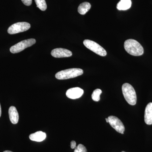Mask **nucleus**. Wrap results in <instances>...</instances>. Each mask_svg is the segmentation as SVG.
Wrapping results in <instances>:
<instances>
[{
    "mask_svg": "<svg viewBox=\"0 0 152 152\" xmlns=\"http://www.w3.org/2000/svg\"><path fill=\"white\" fill-rule=\"evenodd\" d=\"M124 48L128 53L133 56H140L144 53V49L137 41L129 39L125 41Z\"/></svg>",
    "mask_w": 152,
    "mask_h": 152,
    "instance_id": "obj_1",
    "label": "nucleus"
},
{
    "mask_svg": "<svg viewBox=\"0 0 152 152\" xmlns=\"http://www.w3.org/2000/svg\"><path fill=\"white\" fill-rule=\"evenodd\" d=\"M122 90L126 102L131 105H135L137 103V95L132 86L126 83L123 85Z\"/></svg>",
    "mask_w": 152,
    "mask_h": 152,
    "instance_id": "obj_2",
    "label": "nucleus"
},
{
    "mask_svg": "<svg viewBox=\"0 0 152 152\" xmlns=\"http://www.w3.org/2000/svg\"><path fill=\"white\" fill-rule=\"evenodd\" d=\"M83 73V69L79 68H72L59 72L56 75V78L58 80H66L81 75Z\"/></svg>",
    "mask_w": 152,
    "mask_h": 152,
    "instance_id": "obj_3",
    "label": "nucleus"
},
{
    "mask_svg": "<svg viewBox=\"0 0 152 152\" xmlns=\"http://www.w3.org/2000/svg\"><path fill=\"white\" fill-rule=\"evenodd\" d=\"M83 44L87 48L89 49L96 54L102 56H105L107 54L105 49L94 41L88 39L85 40Z\"/></svg>",
    "mask_w": 152,
    "mask_h": 152,
    "instance_id": "obj_4",
    "label": "nucleus"
},
{
    "mask_svg": "<svg viewBox=\"0 0 152 152\" xmlns=\"http://www.w3.org/2000/svg\"><path fill=\"white\" fill-rule=\"evenodd\" d=\"M36 40L34 39H28L22 41L11 47L10 51L12 53H17L35 44Z\"/></svg>",
    "mask_w": 152,
    "mask_h": 152,
    "instance_id": "obj_5",
    "label": "nucleus"
},
{
    "mask_svg": "<svg viewBox=\"0 0 152 152\" xmlns=\"http://www.w3.org/2000/svg\"><path fill=\"white\" fill-rule=\"evenodd\" d=\"M31 25L26 22H19L10 26L8 29V33L10 34H14L23 32L28 30Z\"/></svg>",
    "mask_w": 152,
    "mask_h": 152,
    "instance_id": "obj_6",
    "label": "nucleus"
},
{
    "mask_svg": "<svg viewBox=\"0 0 152 152\" xmlns=\"http://www.w3.org/2000/svg\"><path fill=\"white\" fill-rule=\"evenodd\" d=\"M108 120L110 126L118 132L124 134L125 129L124 126L118 118L114 116H110L108 118Z\"/></svg>",
    "mask_w": 152,
    "mask_h": 152,
    "instance_id": "obj_7",
    "label": "nucleus"
},
{
    "mask_svg": "<svg viewBox=\"0 0 152 152\" xmlns=\"http://www.w3.org/2000/svg\"><path fill=\"white\" fill-rule=\"evenodd\" d=\"M84 91L78 87L71 88L67 91L66 95L69 99H79L83 94Z\"/></svg>",
    "mask_w": 152,
    "mask_h": 152,
    "instance_id": "obj_8",
    "label": "nucleus"
},
{
    "mask_svg": "<svg viewBox=\"0 0 152 152\" xmlns=\"http://www.w3.org/2000/svg\"><path fill=\"white\" fill-rule=\"evenodd\" d=\"M51 54L53 57L56 58L70 57L72 55V52L70 51L61 48L54 49L52 51Z\"/></svg>",
    "mask_w": 152,
    "mask_h": 152,
    "instance_id": "obj_9",
    "label": "nucleus"
},
{
    "mask_svg": "<svg viewBox=\"0 0 152 152\" xmlns=\"http://www.w3.org/2000/svg\"><path fill=\"white\" fill-rule=\"evenodd\" d=\"M9 117L11 123L14 124H18L19 121V114L15 107L11 106L9 110Z\"/></svg>",
    "mask_w": 152,
    "mask_h": 152,
    "instance_id": "obj_10",
    "label": "nucleus"
},
{
    "mask_svg": "<svg viewBox=\"0 0 152 152\" xmlns=\"http://www.w3.org/2000/svg\"><path fill=\"white\" fill-rule=\"evenodd\" d=\"M145 122L147 125L152 124V103L147 105L145 110Z\"/></svg>",
    "mask_w": 152,
    "mask_h": 152,
    "instance_id": "obj_11",
    "label": "nucleus"
},
{
    "mask_svg": "<svg viewBox=\"0 0 152 152\" xmlns=\"http://www.w3.org/2000/svg\"><path fill=\"white\" fill-rule=\"evenodd\" d=\"M46 137L47 135L45 133L42 131H39L30 134L29 138L31 140L33 141L41 142L44 141L46 138Z\"/></svg>",
    "mask_w": 152,
    "mask_h": 152,
    "instance_id": "obj_12",
    "label": "nucleus"
},
{
    "mask_svg": "<svg viewBox=\"0 0 152 152\" xmlns=\"http://www.w3.org/2000/svg\"><path fill=\"white\" fill-rule=\"evenodd\" d=\"M132 6L131 0H121L117 4V8L119 10H126L130 8Z\"/></svg>",
    "mask_w": 152,
    "mask_h": 152,
    "instance_id": "obj_13",
    "label": "nucleus"
},
{
    "mask_svg": "<svg viewBox=\"0 0 152 152\" xmlns=\"http://www.w3.org/2000/svg\"><path fill=\"white\" fill-rule=\"evenodd\" d=\"M91 7V6L89 3L85 2L82 3L78 8V12L81 15H84L89 10Z\"/></svg>",
    "mask_w": 152,
    "mask_h": 152,
    "instance_id": "obj_14",
    "label": "nucleus"
},
{
    "mask_svg": "<svg viewBox=\"0 0 152 152\" xmlns=\"http://www.w3.org/2000/svg\"><path fill=\"white\" fill-rule=\"evenodd\" d=\"M37 7L42 11H45L47 5L45 0H35Z\"/></svg>",
    "mask_w": 152,
    "mask_h": 152,
    "instance_id": "obj_15",
    "label": "nucleus"
},
{
    "mask_svg": "<svg viewBox=\"0 0 152 152\" xmlns=\"http://www.w3.org/2000/svg\"><path fill=\"white\" fill-rule=\"evenodd\" d=\"M102 91L100 89H96L94 90L92 94V99L95 102H99L100 99V95L102 94Z\"/></svg>",
    "mask_w": 152,
    "mask_h": 152,
    "instance_id": "obj_16",
    "label": "nucleus"
},
{
    "mask_svg": "<svg viewBox=\"0 0 152 152\" xmlns=\"http://www.w3.org/2000/svg\"><path fill=\"white\" fill-rule=\"evenodd\" d=\"M74 152H88L86 148L82 144H79L75 148Z\"/></svg>",
    "mask_w": 152,
    "mask_h": 152,
    "instance_id": "obj_17",
    "label": "nucleus"
},
{
    "mask_svg": "<svg viewBox=\"0 0 152 152\" xmlns=\"http://www.w3.org/2000/svg\"><path fill=\"white\" fill-rule=\"evenodd\" d=\"M23 3L25 5L29 6L31 5L32 2V0H21Z\"/></svg>",
    "mask_w": 152,
    "mask_h": 152,
    "instance_id": "obj_18",
    "label": "nucleus"
},
{
    "mask_svg": "<svg viewBox=\"0 0 152 152\" xmlns=\"http://www.w3.org/2000/svg\"><path fill=\"white\" fill-rule=\"evenodd\" d=\"M71 148L72 149H75L76 148V143L75 141L71 142Z\"/></svg>",
    "mask_w": 152,
    "mask_h": 152,
    "instance_id": "obj_19",
    "label": "nucleus"
},
{
    "mask_svg": "<svg viewBox=\"0 0 152 152\" xmlns=\"http://www.w3.org/2000/svg\"><path fill=\"white\" fill-rule=\"evenodd\" d=\"M1 104H0V117L1 116Z\"/></svg>",
    "mask_w": 152,
    "mask_h": 152,
    "instance_id": "obj_20",
    "label": "nucleus"
},
{
    "mask_svg": "<svg viewBox=\"0 0 152 152\" xmlns=\"http://www.w3.org/2000/svg\"><path fill=\"white\" fill-rule=\"evenodd\" d=\"M106 122H107V123H108V118H106L105 119Z\"/></svg>",
    "mask_w": 152,
    "mask_h": 152,
    "instance_id": "obj_21",
    "label": "nucleus"
},
{
    "mask_svg": "<svg viewBox=\"0 0 152 152\" xmlns=\"http://www.w3.org/2000/svg\"><path fill=\"white\" fill-rule=\"evenodd\" d=\"M3 152H13L11 151H4Z\"/></svg>",
    "mask_w": 152,
    "mask_h": 152,
    "instance_id": "obj_22",
    "label": "nucleus"
},
{
    "mask_svg": "<svg viewBox=\"0 0 152 152\" xmlns=\"http://www.w3.org/2000/svg\"><path fill=\"white\" fill-rule=\"evenodd\" d=\"M124 152V151H122V152Z\"/></svg>",
    "mask_w": 152,
    "mask_h": 152,
    "instance_id": "obj_23",
    "label": "nucleus"
}]
</instances>
